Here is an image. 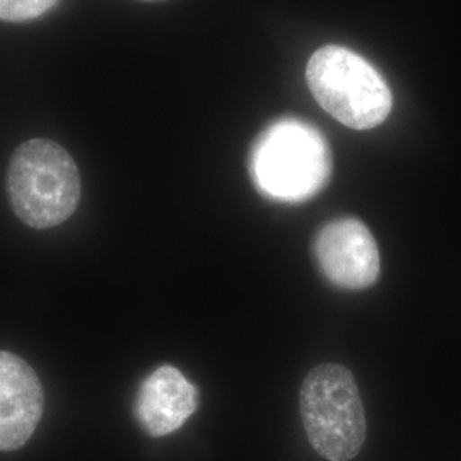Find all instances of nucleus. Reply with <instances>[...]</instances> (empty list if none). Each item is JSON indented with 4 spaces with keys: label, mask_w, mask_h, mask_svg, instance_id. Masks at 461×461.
Segmentation results:
<instances>
[{
    "label": "nucleus",
    "mask_w": 461,
    "mask_h": 461,
    "mask_svg": "<svg viewBox=\"0 0 461 461\" xmlns=\"http://www.w3.org/2000/svg\"><path fill=\"white\" fill-rule=\"evenodd\" d=\"M306 81L320 106L354 131L375 129L392 112V93L378 70L344 47L314 51Z\"/></svg>",
    "instance_id": "20e7f679"
},
{
    "label": "nucleus",
    "mask_w": 461,
    "mask_h": 461,
    "mask_svg": "<svg viewBox=\"0 0 461 461\" xmlns=\"http://www.w3.org/2000/svg\"><path fill=\"white\" fill-rule=\"evenodd\" d=\"M249 175L267 198L285 203L310 200L329 183V144L313 125L284 118L255 140L249 152Z\"/></svg>",
    "instance_id": "f257e3e1"
},
{
    "label": "nucleus",
    "mask_w": 461,
    "mask_h": 461,
    "mask_svg": "<svg viewBox=\"0 0 461 461\" xmlns=\"http://www.w3.org/2000/svg\"><path fill=\"white\" fill-rule=\"evenodd\" d=\"M60 0H0V21L26 23L45 16Z\"/></svg>",
    "instance_id": "6e6552de"
},
{
    "label": "nucleus",
    "mask_w": 461,
    "mask_h": 461,
    "mask_svg": "<svg viewBox=\"0 0 461 461\" xmlns=\"http://www.w3.org/2000/svg\"><path fill=\"white\" fill-rule=\"evenodd\" d=\"M5 188L13 212L33 230H51L66 222L83 195L74 158L50 139H32L14 150Z\"/></svg>",
    "instance_id": "f03ea898"
},
{
    "label": "nucleus",
    "mask_w": 461,
    "mask_h": 461,
    "mask_svg": "<svg viewBox=\"0 0 461 461\" xmlns=\"http://www.w3.org/2000/svg\"><path fill=\"white\" fill-rule=\"evenodd\" d=\"M299 407L306 436L320 456L350 461L359 455L367 422L357 383L347 367H314L303 381Z\"/></svg>",
    "instance_id": "7ed1b4c3"
},
{
    "label": "nucleus",
    "mask_w": 461,
    "mask_h": 461,
    "mask_svg": "<svg viewBox=\"0 0 461 461\" xmlns=\"http://www.w3.org/2000/svg\"><path fill=\"white\" fill-rule=\"evenodd\" d=\"M43 405V388L33 367L0 350V451H16L32 439Z\"/></svg>",
    "instance_id": "423d86ee"
},
{
    "label": "nucleus",
    "mask_w": 461,
    "mask_h": 461,
    "mask_svg": "<svg viewBox=\"0 0 461 461\" xmlns=\"http://www.w3.org/2000/svg\"><path fill=\"white\" fill-rule=\"evenodd\" d=\"M197 407L195 384L180 369L161 366L140 384L133 412L149 436L163 438L183 428Z\"/></svg>",
    "instance_id": "0eeeda50"
},
{
    "label": "nucleus",
    "mask_w": 461,
    "mask_h": 461,
    "mask_svg": "<svg viewBox=\"0 0 461 461\" xmlns=\"http://www.w3.org/2000/svg\"><path fill=\"white\" fill-rule=\"evenodd\" d=\"M314 258L323 276L337 287L363 291L381 270L378 245L371 230L356 217H340L318 230Z\"/></svg>",
    "instance_id": "39448f33"
}]
</instances>
